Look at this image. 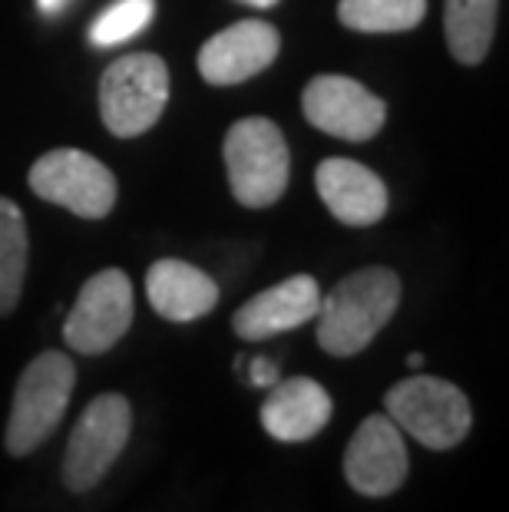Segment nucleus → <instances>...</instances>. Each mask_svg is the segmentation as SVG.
Here are the masks:
<instances>
[{
  "label": "nucleus",
  "mask_w": 509,
  "mask_h": 512,
  "mask_svg": "<svg viewBox=\"0 0 509 512\" xmlns=\"http://www.w3.org/2000/svg\"><path fill=\"white\" fill-rule=\"evenodd\" d=\"M400 304V278L384 265L351 271L318 304V344L331 357H354L381 334Z\"/></svg>",
  "instance_id": "f257e3e1"
},
{
  "label": "nucleus",
  "mask_w": 509,
  "mask_h": 512,
  "mask_svg": "<svg viewBox=\"0 0 509 512\" xmlns=\"http://www.w3.org/2000/svg\"><path fill=\"white\" fill-rule=\"evenodd\" d=\"M77 387V367L63 351H43L24 367L17 380L4 446L10 456L24 460L57 433L63 413Z\"/></svg>",
  "instance_id": "f03ea898"
},
{
  "label": "nucleus",
  "mask_w": 509,
  "mask_h": 512,
  "mask_svg": "<svg viewBox=\"0 0 509 512\" xmlns=\"http://www.w3.org/2000/svg\"><path fill=\"white\" fill-rule=\"evenodd\" d=\"M387 417L400 433H410L427 450H453L467 440L473 427V407L467 394L443 377L414 374L384 394Z\"/></svg>",
  "instance_id": "7ed1b4c3"
},
{
  "label": "nucleus",
  "mask_w": 509,
  "mask_h": 512,
  "mask_svg": "<svg viewBox=\"0 0 509 512\" xmlns=\"http://www.w3.org/2000/svg\"><path fill=\"white\" fill-rule=\"evenodd\" d=\"M225 169L229 189L245 209H268L288 189L291 156L285 133L262 116H248L225 133Z\"/></svg>",
  "instance_id": "20e7f679"
},
{
  "label": "nucleus",
  "mask_w": 509,
  "mask_h": 512,
  "mask_svg": "<svg viewBox=\"0 0 509 512\" xmlns=\"http://www.w3.org/2000/svg\"><path fill=\"white\" fill-rule=\"evenodd\" d=\"M169 103V67L156 53H126L100 80V116L119 139L143 136Z\"/></svg>",
  "instance_id": "39448f33"
},
{
  "label": "nucleus",
  "mask_w": 509,
  "mask_h": 512,
  "mask_svg": "<svg viewBox=\"0 0 509 512\" xmlns=\"http://www.w3.org/2000/svg\"><path fill=\"white\" fill-rule=\"evenodd\" d=\"M129 433H133V407L123 394H100L86 403L77 427L70 433L63 453V486L73 496H83L100 486V479L113 470L123 456Z\"/></svg>",
  "instance_id": "423d86ee"
},
{
  "label": "nucleus",
  "mask_w": 509,
  "mask_h": 512,
  "mask_svg": "<svg viewBox=\"0 0 509 512\" xmlns=\"http://www.w3.org/2000/svg\"><path fill=\"white\" fill-rule=\"evenodd\" d=\"M30 189L80 219H106L116 205V176L83 149H53L30 166Z\"/></svg>",
  "instance_id": "0eeeda50"
},
{
  "label": "nucleus",
  "mask_w": 509,
  "mask_h": 512,
  "mask_svg": "<svg viewBox=\"0 0 509 512\" xmlns=\"http://www.w3.org/2000/svg\"><path fill=\"white\" fill-rule=\"evenodd\" d=\"M133 328V285L126 271L103 268L80 288V298L63 321V341L77 354L96 357L123 341Z\"/></svg>",
  "instance_id": "6e6552de"
},
{
  "label": "nucleus",
  "mask_w": 509,
  "mask_h": 512,
  "mask_svg": "<svg viewBox=\"0 0 509 512\" xmlns=\"http://www.w3.org/2000/svg\"><path fill=\"white\" fill-rule=\"evenodd\" d=\"M301 113L321 133L338 136L344 143H364L381 133L387 106L351 76L321 73L301 93Z\"/></svg>",
  "instance_id": "1a4fd4ad"
},
{
  "label": "nucleus",
  "mask_w": 509,
  "mask_h": 512,
  "mask_svg": "<svg viewBox=\"0 0 509 512\" xmlns=\"http://www.w3.org/2000/svg\"><path fill=\"white\" fill-rule=\"evenodd\" d=\"M410 473V456L404 433L391 417H367L344 450V479L354 493L367 499L394 496Z\"/></svg>",
  "instance_id": "9d476101"
},
{
  "label": "nucleus",
  "mask_w": 509,
  "mask_h": 512,
  "mask_svg": "<svg viewBox=\"0 0 509 512\" xmlns=\"http://www.w3.org/2000/svg\"><path fill=\"white\" fill-rule=\"evenodd\" d=\"M281 34L265 20H238L222 34L202 43L199 73L212 86H235L258 76L275 63Z\"/></svg>",
  "instance_id": "9b49d317"
},
{
  "label": "nucleus",
  "mask_w": 509,
  "mask_h": 512,
  "mask_svg": "<svg viewBox=\"0 0 509 512\" xmlns=\"http://www.w3.org/2000/svg\"><path fill=\"white\" fill-rule=\"evenodd\" d=\"M318 304H321V288L311 275L285 278L272 288L258 291L255 298H248L235 311L232 331L242 341H268V337H278L308 324L318 314Z\"/></svg>",
  "instance_id": "f8f14e48"
},
{
  "label": "nucleus",
  "mask_w": 509,
  "mask_h": 512,
  "mask_svg": "<svg viewBox=\"0 0 509 512\" xmlns=\"http://www.w3.org/2000/svg\"><path fill=\"white\" fill-rule=\"evenodd\" d=\"M314 182H318L321 202L344 225L367 228L387 215V185L361 162L324 159L314 172Z\"/></svg>",
  "instance_id": "ddd939ff"
},
{
  "label": "nucleus",
  "mask_w": 509,
  "mask_h": 512,
  "mask_svg": "<svg viewBox=\"0 0 509 512\" xmlns=\"http://www.w3.org/2000/svg\"><path fill=\"white\" fill-rule=\"evenodd\" d=\"M334 400L318 380L288 377L262 403V427L278 443H308L331 423Z\"/></svg>",
  "instance_id": "4468645a"
},
{
  "label": "nucleus",
  "mask_w": 509,
  "mask_h": 512,
  "mask_svg": "<svg viewBox=\"0 0 509 512\" xmlns=\"http://www.w3.org/2000/svg\"><path fill=\"white\" fill-rule=\"evenodd\" d=\"M146 294L159 318L189 324L205 318L219 304V285L202 268L179 258H159L146 271Z\"/></svg>",
  "instance_id": "2eb2a0df"
},
{
  "label": "nucleus",
  "mask_w": 509,
  "mask_h": 512,
  "mask_svg": "<svg viewBox=\"0 0 509 512\" xmlns=\"http://www.w3.org/2000/svg\"><path fill=\"white\" fill-rule=\"evenodd\" d=\"M500 0H447V47L463 67H476L490 53Z\"/></svg>",
  "instance_id": "dca6fc26"
},
{
  "label": "nucleus",
  "mask_w": 509,
  "mask_h": 512,
  "mask_svg": "<svg viewBox=\"0 0 509 512\" xmlns=\"http://www.w3.org/2000/svg\"><path fill=\"white\" fill-rule=\"evenodd\" d=\"M27 222L14 202L0 195V318L14 314L27 278Z\"/></svg>",
  "instance_id": "f3484780"
},
{
  "label": "nucleus",
  "mask_w": 509,
  "mask_h": 512,
  "mask_svg": "<svg viewBox=\"0 0 509 512\" xmlns=\"http://www.w3.org/2000/svg\"><path fill=\"white\" fill-rule=\"evenodd\" d=\"M427 14V0H341L338 20L357 34H404Z\"/></svg>",
  "instance_id": "a211bd4d"
},
{
  "label": "nucleus",
  "mask_w": 509,
  "mask_h": 512,
  "mask_svg": "<svg viewBox=\"0 0 509 512\" xmlns=\"http://www.w3.org/2000/svg\"><path fill=\"white\" fill-rule=\"evenodd\" d=\"M156 14V0H113L100 17L93 20L90 40L96 47H116L129 37L143 34L146 24Z\"/></svg>",
  "instance_id": "6ab92c4d"
},
{
  "label": "nucleus",
  "mask_w": 509,
  "mask_h": 512,
  "mask_svg": "<svg viewBox=\"0 0 509 512\" xmlns=\"http://www.w3.org/2000/svg\"><path fill=\"white\" fill-rule=\"evenodd\" d=\"M278 367H275V361H268V357H255L252 361V384L255 387H272V384H278Z\"/></svg>",
  "instance_id": "aec40b11"
},
{
  "label": "nucleus",
  "mask_w": 509,
  "mask_h": 512,
  "mask_svg": "<svg viewBox=\"0 0 509 512\" xmlns=\"http://www.w3.org/2000/svg\"><path fill=\"white\" fill-rule=\"evenodd\" d=\"M67 4H70V0H37V7L43 10V14H50V17L60 14V10L67 7Z\"/></svg>",
  "instance_id": "412c9836"
},
{
  "label": "nucleus",
  "mask_w": 509,
  "mask_h": 512,
  "mask_svg": "<svg viewBox=\"0 0 509 512\" xmlns=\"http://www.w3.org/2000/svg\"><path fill=\"white\" fill-rule=\"evenodd\" d=\"M242 4H252V7H275L278 0H242Z\"/></svg>",
  "instance_id": "4be33fe9"
},
{
  "label": "nucleus",
  "mask_w": 509,
  "mask_h": 512,
  "mask_svg": "<svg viewBox=\"0 0 509 512\" xmlns=\"http://www.w3.org/2000/svg\"><path fill=\"white\" fill-rule=\"evenodd\" d=\"M407 364L414 367V370H417V367H424V354H410V357H407Z\"/></svg>",
  "instance_id": "5701e85b"
}]
</instances>
